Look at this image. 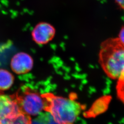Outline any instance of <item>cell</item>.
<instances>
[{
	"mask_svg": "<svg viewBox=\"0 0 124 124\" xmlns=\"http://www.w3.org/2000/svg\"><path fill=\"white\" fill-rule=\"evenodd\" d=\"M99 61L110 78L118 80L124 78V46L117 38H109L102 43Z\"/></svg>",
	"mask_w": 124,
	"mask_h": 124,
	"instance_id": "obj_1",
	"label": "cell"
},
{
	"mask_svg": "<svg viewBox=\"0 0 124 124\" xmlns=\"http://www.w3.org/2000/svg\"><path fill=\"white\" fill-rule=\"evenodd\" d=\"M44 100V111L48 112L57 124H74L83 108L71 98H63L46 93L41 94Z\"/></svg>",
	"mask_w": 124,
	"mask_h": 124,
	"instance_id": "obj_2",
	"label": "cell"
},
{
	"mask_svg": "<svg viewBox=\"0 0 124 124\" xmlns=\"http://www.w3.org/2000/svg\"><path fill=\"white\" fill-rule=\"evenodd\" d=\"M12 96L21 110L31 117L45 110V103L41 94L28 87L23 86Z\"/></svg>",
	"mask_w": 124,
	"mask_h": 124,
	"instance_id": "obj_3",
	"label": "cell"
},
{
	"mask_svg": "<svg viewBox=\"0 0 124 124\" xmlns=\"http://www.w3.org/2000/svg\"><path fill=\"white\" fill-rule=\"evenodd\" d=\"M0 124H32V120L13 98L0 94Z\"/></svg>",
	"mask_w": 124,
	"mask_h": 124,
	"instance_id": "obj_4",
	"label": "cell"
},
{
	"mask_svg": "<svg viewBox=\"0 0 124 124\" xmlns=\"http://www.w3.org/2000/svg\"><path fill=\"white\" fill-rule=\"evenodd\" d=\"M54 27L49 23L41 22L38 23L32 32V36L37 44H45L54 38L55 35Z\"/></svg>",
	"mask_w": 124,
	"mask_h": 124,
	"instance_id": "obj_5",
	"label": "cell"
},
{
	"mask_svg": "<svg viewBox=\"0 0 124 124\" xmlns=\"http://www.w3.org/2000/svg\"><path fill=\"white\" fill-rule=\"evenodd\" d=\"M33 66V60L30 55L24 53L15 54L12 58L11 67L15 73L23 74L31 71Z\"/></svg>",
	"mask_w": 124,
	"mask_h": 124,
	"instance_id": "obj_6",
	"label": "cell"
},
{
	"mask_svg": "<svg viewBox=\"0 0 124 124\" xmlns=\"http://www.w3.org/2000/svg\"><path fill=\"white\" fill-rule=\"evenodd\" d=\"M14 77L8 71L0 69V90L5 91L9 89L13 84Z\"/></svg>",
	"mask_w": 124,
	"mask_h": 124,
	"instance_id": "obj_7",
	"label": "cell"
},
{
	"mask_svg": "<svg viewBox=\"0 0 124 124\" xmlns=\"http://www.w3.org/2000/svg\"><path fill=\"white\" fill-rule=\"evenodd\" d=\"M116 92L118 97L124 104V78L118 80Z\"/></svg>",
	"mask_w": 124,
	"mask_h": 124,
	"instance_id": "obj_8",
	"label": "cell"
},
{
	"mask_svg": "<svg viewBox=\"0 0 124 124\" xmlns=\"http://www.w3.org/2000/svg\"><path fill=\"white\" fill-rule=\"evenodd\" d=\"M117 38L120 43L124 46V26L122 27L120 30L118 37Z\"/></svg>",
	"mask_w": 124,
	"mask_h": 124,
	"instance_id": "obj_9",
	"label": "cell"
},
{
	"mask_svg": "<svg viewBox=\"0 0 124 124\" xmlns=\"http://www.w3.org/2000/svg\"><path fill=\"white\" fill-rule=\"evenodd\" d=\"M117 4L118 5L121 9L124 10V0H115Z\"/></svg>",
	"mask_w": 124,
	"mask_h": 124,
	"instance_id": "obj_10",
	"label": "cell"
},
{
	"mask_svg": "<svg viewBox=\"0 0 124 124\" xmlns=\"http://www.w3.org/2000/svg\"><path fill=\"white\" fill-rule=\"evenodd\" d=\"M0 94H2V93H0ZM5 95V94H4ZM10 96V97H11V98H13V100H14V101H15V102H16V101H15V99H14V98H13V96H12V95H11V96ZM17 104H18V103H17Z\"/></svg>",
	"mask_w": 124,
	"mask_h": 124,
	"instance_id": "obj_11",
	"label": "cell"
}]
</instances>
